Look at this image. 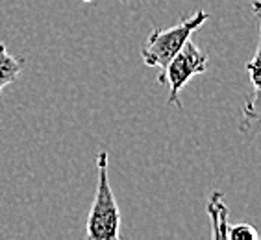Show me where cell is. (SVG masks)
<instances>
[{
  "label": "cell",
  "mask_w": 261,
  "mask_h": 240,
  "mask_svg": "<svg viewBox=\"0 0 261 240\" xmlns=\"http://www.w3.org/2000/svg\"><path fill=\"white\" fill-rule=\"evenodd\" d=\"M96 166H98V181H96L95 200L87 216L86 235L89 240H119L121 238V211L110 185L106 152H98Z\"/></svg>",
  "instance_id": "cell-1"
},
{
  "label": "cell",
  "mask_w": 261,
  "mask_h": 240,
  "mask_svg": "<svg viewBox=\"0 0 261 240\" xmlns=\"http://www.w3.org/2000/svg\"><path fill=\"white\" fill-rule=\"evenodd\" d=\"M226 238H230V240H259V233H257L250 224H228Z\"/></svg>",
  "instance_id": "cell-6"
},
{
  "label": "cell",
  "mask_w": 261,
  "mask_h": 240,
  "mask_svg": "<svg viewBox=\"0 0 261 240\" xmlns=\"http://www.w3.org/2000/svg\"><path fill=\"white\" fill-rule=\"evenodd\" d=\"M207 213L211 216V222H213V231H211V236L215 240L226 238V227H228V207L226 203L222 201L221 192H213L210 203H207Z\"/></svg>",
  "instance_id": "cell-4"
},
{
  "label": "cell",
  "mask_w": 261,
  "mask_h": 240,
  "mask_svg": "<svg viewBox=\"0 0 261 240\" xmlns=\"http://www.w3.org/2000/svg\"><path fill=\"white\" fill-rule=\"evenodd\" d=\"M82 2H86V4H89V2H93V0H82ZM121 2H128V0H121Z\"/></svg>",
  "instance_id": "cell-7"
},
{
  "label": "cell",
  "mask_w": 261,
  "mask_h": 240,
  "mask_svg": "<svg viewBox=\"0 0 261 240\" xmlns=\"http://www.w3.org/2000/svg\"><path fill=\"white\" fill-rule=\"evenodd\" d=\"M207 69V55L193 43L187 39V43L180 48V52L169 61L165 70L158 76V83L160 85H169V98L167 104L176 105L181 109L180 93L181 89L189 83V81L198 74H204Z\"/></svg>",
  "instance_id": "cell-3"
},
{
  "label": "cell",
  "mask_w": 261,
  "mask_h": 240,
  "mask_svg": "<svg viewBox=\"0 0 261 240\" xmlns=\"http://www.w3.org/2000/svg\"><path fill=\"white\" fill-rule=\"evenodd\" d=\"M207 19H210V13L198 10L191 17L181 19L178 24L171 26V28L152 30V34L146 37L143 48H141V57L145 61V65L152 67V69H160L161 74L165 67L169 65V61L180 52V48L186 45L187 39H191V35Z\"/></svg>",
  "instance_id": "cell-2"
},
{
  "label": "cell",
  "mask_w": 261,
  "mask_h": 240,
  "mask_svg": "<svg viewBox=\"0 0 261 240\" xmlns=\"http://www.w3.org/2000/svg\"><path fill=\"white\" fill-rule=\"evenodd\" d=\"M24 69V61L11 55L6 45L0 41V93L2 89L19 80L20 72Z\"/></svg>",
  "instance_id": "cell-5"
}]
</instances>
